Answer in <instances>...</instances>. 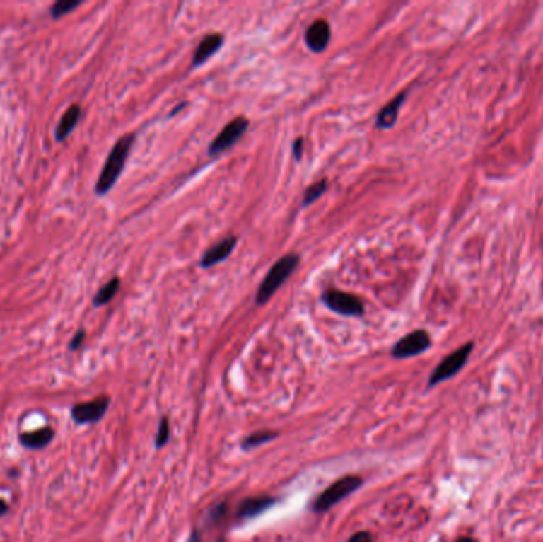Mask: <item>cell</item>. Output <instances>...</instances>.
<instances>
[{
    "label": "cell",
    "instance_id": "6da1fadb",
    "mask_svg": "<svg viewBox=\"0 0 543 542\" xmlns=\"http://www.w3.org/2000/svg\"><path fill=\"white\" fill-rule=\"evenodd\" d=\"M134 134L122 135V137L116 142L115 146L110 151L108 158L105 161V166L99 175V180L95 183V192L99 196L107 195V192L113 188L115 183L118 182L121 172L124 171L126 161L131 153V148L134 145Z\"/></svg>",
    "mask_w": 543,
    "mask_h": 542
},
{
    "label": "cell",
    "instance_id": "7a4b0ae2",
    "mask_svg": "<svg viewBox=\"0 0 543 542\" xmlns=\"http://www.w3.org/2000/svg\"><path fill=\"white\" fill-rule=\"evenodd\" d=\"M300 263V256L296 253H289L278 260L274 266L270 267L267 275L264 277L262 283L256 292V306L267 304L269 299L276 293L284 282H286Z\"/></svg>",
    "mask_w": 543,
    "mask_h": 542
},
{
    "label": "cell",
    "instance_id": "3957f363",
    "mask_svg": "<svg viewBox=\"0 0 543 542\" xmlns=\"http://www.w3.org/2000/svg\"><path fill=\"white\" fill-rule=\"evenodd\" d=\"M362 485V479L358 475H345L340 480L332 483L331 487H327L318 498L313 502V512H326L329 509L334 507L335 504L346 498L348 495H351L354 490H358Z\"/></svg>",
    "mask_w": 543,
    "mask_h": 542
},
{
    "label": "cell",
    "instance_id": "277c9868",
    "mask_svg": "<svg viewBox=\"0 0 543 542\" xmlns=\"http://www.w3.org/2000/svg\"><path fill=\"white\" fill-rule=\"evenodd\" d=\"M472 350H474V342H467V344L459 347L457 350L450 353L447 358H443L440 361V364H438L434 369V372L431 374L429 384H428L429 388L431 386H436L438 384L445 382V380H450L455 377L456 374L461 371L465 364H467Z\"/></svg>",
    "mask_w": 543,
    "mask_h": 542
},
{
    "label": "cell",
    "instance_id": "5b68a950",
    "mask_svg": "<svg viewBox=\"0 0 543 542\" xmlns=\"http://www.w3.org/2000/svg\"><path fill=\"white\" fill-rule=\"evenodd\" d=\"M250 121L243 116H238V118L232 120L230 122L224 126V129L219 132L215 140L211 142L209 146V154L210 156H216V154H221L226 150H229L232 145H235L238 140H240L242 135L248 131Z\"/></svg>",
    "mask_w": 543,
    "mask_h": 542
},
{
    "label": "cell",
    "instance_id": "8992f818",
    "mask_svg": "<svg viewBox=\"0 0 543 542\" xmlns=\"http://www.w3.org/2000/svg\"><path fill=\"white\" fill-rule=\"evenodd\" d=\"M322 302H325L331 311L345 315V317H361V315L364 313V306H362L358 296L339 292V289H327V292L322 294Z\"/></svg>",
    "mask_w": 543,
    "mask_h": 542
},
{
    "label": "cell",
    "instance_id": "52a82bcc",
    "mask_svg": "<svg viewBox=\"0 0 543 542\" xmlns=\"http://www.w3.org/2000/svg\"><path fill=\"white\" fill-rule=\"evenodd\" d=\"M431 347V335L424 331V329H416L410 334L404 335L402 339L396 342L392 347V357L404 359L411 358L416 354L424 353Z\"/></svg>",
    "mask_w": 543,
    "mask_h": 542
},
{
    "label": "cell",
    "instance_id": "ba28073f",
    "mask_svg": "<svg viewBox=\"0 0 543 542\" xmlns=\"http://www.w3.org/2000/svg\"><path fill=\"white\" fill-rule=\"evenodd\" d=\"M108 404H110V399L107 396H103V398H97L90 403H83V404L75 405L72 409L74 420L80 425L99 422L100 418L105 415Z\"/></svg>",
    "mask_w": 543,
    "mask_h": 542
},
{
    "label": "cell",
    "instance_id": "9c48e42d",
    "mask_svg": "<svg viewBox=\"0 0 543 542\" xmlns=\"http://www.w3.org/2000/svg\"><path fill=\"white\" fill-rule=\"evenodd\" d=\"M237 245V237L234 236H229L223 238V241L216 242L213 247H210L209 250L205 251L202 260H200V266L209 269V267H213L215 264L221 263L224 260H228L229 255L234 251Z\"/></svg>",
    "mask_w": 543,
    "mask_h": 542
},
{
    "label": "cell",
    "instance_id": "30bf717a",
    "mask_svg": "<svg viewBox=\"0 0 543 542\" xmlns=\"http://www.w3.org/2000/svg\"><path fill=\"white\" fill-rule=\"evenodd\" d=\"M329 40H331V28H329V23L325 21V19L315 21L305 32L307 47L313 53H322L327 48Z\"/></svg>",
    "mask_w": 543,
    "mask_h": 542
},
{
    "label": "cell",
    "instance_id": "8fae6325",
    "mask_svg": "<svg viewBox=\"0 0 543 542\" xmlns=\"http://www.w3.org/2000/svg\"><path fill=\"white\" fill-rule=\"evenodd\" d=\"M224 45V37L221 34H209L205 35L197 45L192 56V66H202L205 61H209L211 56L216 54V51Z\"/></svg>",
    "mask_w": 543,
    "mask_h": 542
},
{
    "label": "cell",
    "instance_id": "7c38bea8",
    "mask_svg": "<svg viewBox=\"0 0 543 542\" xmlns=\"http://www.w3.org/2000/svg\"><path fill=\"white\" fill-rule=\"evenodd\" d=\"M405 98H407V91L400 93L399 96H396V98L390 102V104H386L383 108L380 110V113L377 116V121H375V125H377L378 129H390L396 125L399 110H400V107H402Z\"/></svg>",
    "mask_w": 543,
    "mask_h": 542
},
{
    "label": "cell",
    "instance_id": "4fadbf2b",
    "mask_svg": "<svg viewBox=\"0 0 543 542\" xmlns=\"http://www.w3.org/2000/svg\"><path fill=\"white\" fill-rule=\"evenodd\" d=\"M275 500L270 496H255V498L245 500L238 507V517L240 519H253L266 512L269 507L274 506Z\"/></svg>",
    "mask_w": 543,
    "mask_h": 542
},
{
    "label": "cell",
    "instance_id": "5bb4252c",
    "mask_svg": "<svg viewBox=\"0 0 543 542\" xmlns=\"http://www.w3.org/2000/svg\"><path fill=\"white\" fill-rule=\"evenodd\" d=\"M80 116H81V108L78 105H72L69 107V110L66 113L62 115L61 121L57 122V127H56V139L62 142L66 140L70 134H72V131L75 129V126L78 125L80 121Z\"/></svg>",
    "mask_w": 543,
    "mask_h": 542
},
{
    "label": "cell",
    "instance_id": "9a60e30c",
    "mask_svg": "<svg viewBox=\"0 0 543 542\" xmlns=\"http://www.w3.org/2000/svg\"><path fill=\"white\" fill-rule=\"evenodd\" d=\"M53 429L51 428H42L34 433L21 434V442L28 449H43L45 445H48L51 439H53Z\"/></svg>",
    "mask_w": 543,
    "mask_h": 542
},
{
    "label": "cell",
    "instance_id": "2e32d148",
    "mask_svg": "<svg viewBox=\"0 0 543 542\" xmlns=\"http://www.w3.org/2000/svg\"><path fill=\"white\" fill-rule=\"evenodd\" d=\"M119 287H121V280L118 279V277H113L112 280H110L108 283H105V285H103V287L99 289V292H97L95 298H94V301H93V302H94V306H95V307L105 306L107 302H110V301H112V299L115 298L116 293H118Z\"/></svg>",
    "mask_w": 543,
    "mask_h": 542
},
{
    "label": "cell",
    "instance_id": "e0dca14e",
    "mask_svg": "<svg viewBox=\"0 0 543 542\" xmlns=\"http://www.w3.org/2000/svg\"><path fill=\"white\" fill-rule=\"evenodd\" d=\"M274 437H276L275 431H259V433L250 434L243 439L242 442V449L243 450H251L259 447V445L274 441Z\"/></svg>",
    "mask_w": 543,
    "mask_h": 542
},
{
    "label": "cell",
    "instance_id": "ac0fdd59",
    "mask_svg": "<svg viewBox=\"0 0 543 542\" xmlns=\"http://www.w3.org/2000/svg\"><path fill=\"white\" fill-rule=\"evenodd\" d=\"M80 5H81L80 0H57V2H54L53 6H51L49 15L54 19H59L61 16L67 15V13H70L72 10L78 8Z\"/></svg>",
    "mask_w": 543,
    "mask_h": 542
},
{
    "label": "cell",
    "instance_id": "d6986e66",
    "mask_svg": "<svg viewBox=\"0 0 543 542\" xmlns=\"http://www.w3.org/2000/svg\"><path fill=\"white\" fill-rule=\"evenodd\" d=\"M327 190V182L326 180H320V182L313 183L310 188H307L305 195H303V201H302V205L303 207H307V205L313 204L316 199H320L322 195H325V191Z\"/></svg>",
    "mask_w": 543,
    "mask_h": 542
},
{
    "label": "cell",
    "instance_id": "ffe728a7",
    "mask_svg": "<svg viewBox=\"0 0 543 542\" xmlns=\"http://www.w3.org/2000/svg\"><path fill=\"white\" fill-rule=\"evenodd\" d=\"M170 439V427H169V420H167V417H164L163 420H160L159 423V431L156 434V447H164V445L169 442Z\"/></svg>",
    "mask_w": 543,
    "mask_h": 542
},
{
    "label": "cell",
    "instance_id": "44dd1931",
    "mask_svg": "<svg viewBox=\"0 0 543 542\" xmlns=\"http://www.w3.org/2000/svg\"><path fill=\"white\" fill-rule=\"evenodd\" d=\"M85 335H86V333L83 331V329H81V331L76 333V335L72 339V342H70V345H69L70 350H76V348H80V345L83 344V340H85Z\"/></svg>",
    "mask_w": 543,
    "mask_h": 542
},
{
    "label": "cell",
    "instance_id": "7402d4cb",
    "mask_svg": "<svg viewBox=\"0 0 543 542\" xmlns=\"http://www.w3.org/2000/svg\"><path fill=\"white\" fill-rule=\"evenodd\" d=\"M348 542H372V536H370V533L361 531V533L353 534V536L348 539Z\"/></svg>",
    "mask_w": 543,
    "mask_h": 542
},
{
    "label": "cell",
    "instance_id": "603a6c76",
    "mask_svg": "<svg viewBox=\"0 0 543 542\" xmlns=\"http://www.w3.org/2000/svg\"><path fill=\"white\" fill-rule=\"evenodd\" d=\"M293 153H294V158L296 159H300L302 158V153H303V139H296L294 144H293Z\"/></svg>",
    "mask_w": 543,
    "mask_h": 542
},
{
    "label": "cell",
    "instance_id": "cb8c5ba5",
    "mask_svg": "<svg viewBox=\"0 0 543 542\" xmlns=\"http://www.w3.org/2000/svg\"><path fill=\"white\" fill-rule=\"evenodd\" d=\"M224 511H226V506H224V504H219V506H216L215 509H211V512H210L209 517H210L211 520L221 519V517H223V514H224Z\"/></svg>",
    "mask_w": 543,
    "mask_h": 542
},
{
    "label": "cell",
    "instance_id": "d4e9b609",
    "mask_svg": "<svg viewBox=\"0 0 543 542\" xmlns=\"http://www.w3.org/2000/svg\"><path fill=\"white\" fill-rule=\"evenodd\" d=\"M6 511H8V506L4 501H0V515H4Z\"/></svg>",
    "mask_w": 543,
    "mask_h": 542
},
{
    "label": "cell",
    "instance_id": "484cf974",
    "mask_svg": "<svg viewBox=\"0 0 543 542\" xmlns=\"http://www.w3.org/2000/svg\"><path fill=\"white\" fill-rule=\"evenodd\" d=\"M455 542H477L475 539H472V538H459L457 541H455Z\"/></svg>",
    "mask_w": 543,
    "mask_h": 542
},
{
    "label": "cell",
    "instance_id": "4316f807",
    "mask_svg": "<svg viewBox=\"0 0 543 542\" xmlns=\"http://www.w3.org/2000/svg\"><path fill=\"white\" fill-rule=\"evenodd\" d=\"M183 107H185V104H180L178 107H175V108H173V112L170 113V116H173V115H177V112H180V110H181V108H183Z\"/></svg>",
    "mask_w": 543,
    "mask_h": 542
},
{
    "label": "cell",
    "instance_id": "83f0119b",
    "mask_svg": "<svg viewBox=\"0 0 543 542\" xmlns=\"http://www.w3.org/2000/svg\"><path fill=\"white\" fill-rule=\"evenodd\" d=\"M197 539H199V534H197V531H194V533H192V536H191V539H189V542H199Z\"/></svg>",
    "mask_w": 543,
    "mask_h": 542
}]
</instances>
